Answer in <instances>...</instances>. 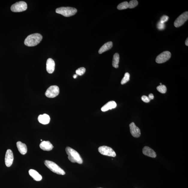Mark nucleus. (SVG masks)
<instances>
[{
	"label": "nucleus",
	"mask_w": 188,
	"mask_h": 188,
	"mask_svg": "<svg viewBox=\"0 0 188 188\" xmlns=\"http://www.w3.org/2000/svg\"><path fill=\"white\" fill-rule=\"evenodd\" d=\"M42 39V36L40 34H31L25 38L24 42L25 44L28 46H35L39 44Z\"/></svg>",
	"instance_id": "f257e3e1"
},
{
	"label": "nucleus",
	"mask_w": 188,
	"mask_h": 188,
	"mask_svg": "<svg viewBox=\"0 0 188 188\" xmlns=\"http://www.w3.org/2000/svg\"><path fill=\"white\" fill-rule=\"evenodd\" d=\"M67 154L68 155V158L73 163H77L79 164L83 163V161L80 155L76 151L70 147H67L66 148Z\"/></svg>",
	"instance_id": "f03ea898"
},
{
	"label": "nucleus",
	"mask_w": 188,
	"mask_h": 188,
	"mask_svg": "<svg viewBox=\"0 0 188 188\" xmlns=\"http://www.w3.org/2000/svg\"><path fill=\"white\" fill-rule=\"evenodd\" d=\"M55 12L64 16L70 17L76 13L77 10L76 8L72 7H60L56 9Z\"/></svg>",
	"instance_id": "7ed1b4c3"
},
{
	"label": "nucleus",
	"mask_w": 188,
	"mask_h": 188,
	"mask_svg": "<svg viewBox=\"0 0 188 188\" xmlns=\"http://www.w3.org/2000/svg\"><path fill=\"white\" fill-rule=\"evenodd\" d=\"M45 166L50 169L51 171L58 175H64L66 173L57 164L54 162L49 160H45L44 162Z\"/></svg>",
	"instance_id": "20e7f679"
},
{
	"label": "nucleus",
	"mask_w": 188,
	"mask_h": 188,
	"mask_svg": "<svg viewBox=\"0 0 188 188\" xmlns=\"http://www.w3.org/2000/svg\"><path fill=\"white\" fill-rule=\"evenodd\" d=\"M27 8V3L25 1H20L13 4L11 7L10 9L13 12H20L25 10Z\"/></svg>",
	"instance_id": "39448f33"
},
{
	"label": "nucleus",
	"mask_w": 188,
	"mask_h": 188,
	"mask_svg": "<svg viewBox=\"0 0 188 188\" xmlns=\"http://www.w3.org/2000/svg\"><path fill=\"white\" fill-rule=\"evenodd\" d=\"M98 150L101 154L109 157H115L116 153L113 149L109 147L103 146L99 147Z\"/></svg>",
	"instance_id": "423d86ee"
},
{
	"label": "nucleus",
	"mask_w": 188,
	"mask_h": 188,
	"mask_svg": "<svg viewBox=\"0 0 188 188\" xmlns=\"http://www.w3.org/2000/svg\"><path fill=\"white\" fill-rule=\"evenodd\" d=\"M59 88L56 85L50 86L45 92V96L49 98H54L57 97L59 94Z\"/></svg>",
	"instance_id": "0eeeda50"
},
{
	"label": "nucleus",
	"mask_w": 188,
	"mask_h": 188,
	"mask_svg": "<svg viewBox=\"0 0 188 188\" xmlns=\"http://www.w3.org/2000/svg\"><path fill=\"white\" fill-rule=\"evenodd\" d=\"M188 19V12L187 11L183 13L179 16L175 21L174 25L175 27L178 28L181 26Z\"/></svg>",
	"instance_id": "6e6552de"
},
{
	"label": "nucleus",
	"mask_w": 188,
	"mask_h": 188,
	"mask_svg": "<svg viewBox=\"0 0 188 188\" xmlns=\"http://www.w3.org/2000/svg\"><path fill=\"white\" fill-rule=\"evenodd\" d=\"M171 57V53L168 51H164L156 58V62L158 64H162L168 61Z\"/></svg>",
	"instance_id": "1a4fd4ad"
},
{
	"label": "nucleus",
	"mask_w": 188,
	"mask_h": 188,
	"mask_svg": "<svg viewBox=\"0 0 188 188\" xmlns=\"http://www.w3.org/2000/svg\"><path fill=\"white\" fill-rule=\"evenodd\" d=\"M13 154L12 151L8 149L6 151L5 157V165L7 167H9L12 166L13 161Z\"/></svg>",
	"instance_id": "9d476101"
},
{
	"label": "nucleus",
	"mask_w": 188,
	"mask_h": 188,
	"mask_svg": "<svg viewBox=\"0 0 188 188\" xmlns=\"http://www.w3.org/2000/svg\"><path fill=\"white\" fill-rule=\"evenodd\" d=\"M129 127L132 135L134 137H139L141 135V132L139 127L136 126L135 123H131L129 125Z\"/></svg>",
	"instance_id": "9b49d317"
},
{
	"label": "nucleus",
	"mask_w": 188,
	"mask_h": 188,
	"mask_svg": "<svg viewBox=\"0 0 188 188\" xmlns=\"http://www.w3.org/2000/svg\"><path fill=\"white\" fill-rule=\"evenodd\" d=\"M142 153L146 156L155 158L157 157L156 153L152 149L148 146H145L142 149Z\"/></svg>",
	"instance_id": "f8f14e48"
},
{
	"label": "nucleus",
	"mask_w": 188,
	"mask_h": 188,
	"mask_svg": "<svg viewBox=\"0 0 188 188\" xmlns=\"http://www.w3.org/2000/svg\"><path fill=\"white\" fill-rule=\"evenodd\" d=\"M55 61L51 58L47 59L46 62V70L49 73H52L55 70Z\"/></svg>",
	"instance_id": "ddd939ff"
},
{
	"label": "nucleus",
	"mask_w": 188,
	"mask_h": 188,
	"mask_svg": "<svg viewBox=\"0 0 188 188\" xmlns=\"http://www.w3.org/2000/svg\"><path fill=\"white\" fill-rule=\"evenodd\" d=\"M116 106L117 104L115 101H110L101 108V110L103 112H105L110 109H115Z\"/></svg>",
	"instance_id": "4468645a"
},
{
	"label": "nucleus",
	"mask_w": 188,
	"mask_h": 188,
	"mask_svg": "<svg viewBox=\"0 0 188 188\" xmlns=\"http://www.w3.org/2000/svg\"><path fill=\"white\" fill-rule=\"evenodd\" d=\"M40 148L44 151H50L52 150L53 146L49 141H43L40 144Z\"/></svg>",
	"instance_id": "2eb2a0df"
},
{
	"label": "nucleus",
	"mask_w": 188,
	"mask_h": 188,
	"mask_svg": "<svg viewBox=\"0 0 188 188\" xmlns=\"http://www.w3.org/2000/svg\"><path fill=\"white\" fill-rule=\"evenodd\" d=\"M38 120L40 124L45 125L49 124L50 122V118L47 114H45L39 116Z\"/></svg>",
	"instance_id": "dca6fc26"
},
{
	"label": "nucleus",
	"mask_w": 188,
	"mask_h": 188,
	"mask_svg": "<svg viewBox=\"0 0 188 188\" xmlns=\"http://www.w3.org/2000/svg\"><path fill=\"white\" fill-rule=\"evenodd\" d=\"M29 173L34 180L36 181H40L42 180V177L36 170L34 169H30L29 171Z\"/></svg>",
	"instance_id": "f3484780"
},
{
	"label": "nucleus",
	"mask_w": 188,
	"mask_h": 188,
	"mask_svg": "<svg viewBox=\"0 0 188 188\" xmlns=\"http://www.w3.org/2000/svg\"><path fill=\"white\" fill-rule=\"evenodd\" d=\"M16 146L19 152L21 154L25 155L27 152V148L26 145L25 144L19 141L17 142Z\"/></svg>",
	"instance_id": "a211bd4d"
},
{
	"label": "nucleus",
	"mask_w": 188,
	"mask_h": 188,
	"mask_svg": "<svg viewBox=\"0 0 188 188\" xmlns=\"http://www.w3.org/2000/svg\"><path fill=\"white\" fill-rule=\"evenodd\" d=\"M113 45V43L112 42H109L105 43L99 49L98 52L99 54H101L111 49Z\"/></svg>",
	"instance_id": "6ab92c4d"
},
{
	"label": "nucleus",
	"mask_w": 188,
	"mask_h": 188,
	"mask_svg": "<svg viewBox=\"0 0 188 188\" xmlns=\"http://www.w3.org/2000/svg\"><path fill=\"white\" fill-rule=\"evenodd\" d=\"M120 61V55L118 53L114 54L113 56L112 66L114 67L118 68V64Z\"/></svg>",
	"instance_id": "aec40b11"
},
{
	"label": "nucleus",
	"mask_w": 188,
	"mask_h": 188,
	"mask_svg": "<svg viewBox=\"0 0 188 188\" xmlns=\"http://www.w3.org/2000/svg\"><path fill=\"white\" fill-rule=\"evenodd\" d=\"M129 7L128 3L127 1H124L119 4L117 6V8L118 10H123L126 9Z\"/></svg>",
	"instance_id": "412c9836"
},
{
	"label": "nucleus",
	"mask_w": 188,
	"mask_h": 188,
	"mask_svg": "<svg viewBox=\"0 0 188 188\" xmlns=\"http://www.w3.org/2000/svg\"><path fill=\"white\" fill-rule=\"evenodd\" d=\"M130 75L129 73H125L124 77L123 78L121 82V84L123 85L126 83L130 80Z\"/></svg>",
	"instance_id": "4be33fe9"
},
{
	"label": "nucleus",
	"mask_w": 188,
	"mask_h": 188,
	"mask_svg": "<svg viewBox=\"0 0 188 188\" xmlns=\"http://www.w3.org/2000/svg\"><path fill=\"white\" fill-rule=\"evenodd\" d=\"M157 90L158 91L162 94H165L167 92V88L165 85H161L157 86Z\"/></svg>",
	"instance_id": "5701e85b"
},
{
	"label": "nucleus",
	"mask_w": 188,
	"mask_h": 188,
	"mask_svg": "<svg viewBox=\"0 0 188 188\" xmlns=\"http://www.w3.org/2000/svg\"><path fill=\"white\" fill-rule=\"evenodd\" d=\"M138 1L136 0H133L131 1L128 3L129 7V8H135L138 5Z\"/></svg>",
	"instance_id": "b1692460"
},
{
	"label": "nucleus",
	"mask_w": 188,
	"mask_h": 188,
	"mask_svg": "<svg viewBox=\"0 0 188 188\" xmlns=\"http://www.w3.org/2000/svg\"><path fill=\"white\" fill-rule=\"evenodd\" d=\"M86 71V69L84 67H81L78 69L76 71V73L78 75L82 76L85 73Z\"/></svg>",
	"instance_id": "393cba45"
},
{
	"label": "nucleus",
	"mask_w": 188,
	"mask_h": 188,
	"mask_svg": "<svg viewBox=\"0 0 188 188\" xmlns=\"http://www.w3.org/2000/svg\"><path fill=\"white\" fill-rule=\"evenodd\" d=\"M169 18L168 16H166V15H163V16L161 17L160 22L161 23H164L168 21Z\"/></svg>",
	"instance_id": "a878e982"
},
{
	"label": "nucleus",
	"mask_w": 188,
	"mask_h": 188,
	"mask_svg": "<svg viewBox=\"0 0 188 188\" xmlns=\"http://www.w3.org/2000/svg\"><path fill=\"white\" fill-rule=\"evenodd\" d=\"M142 100L144 102L148 103L150 102V99H149L148 97L146 96H143L142 97Z\"/></svg>",
	"instance_id": "bb28decb"
},
{
	"label": "nucleus",
	"mask_w": 188,
	"mask_h": 188,
	"mask_svg": "<svg viewBox=\"0 0 188 188\" xmlns=\"http://www.w3.org/2000/svg\"><path fill=\"white\" fill-rule=\"evenodd\" d=\"M165 25L164 23H161L159 21L157 25V27L159 30L163 29L165 28Z\"/></svg>",
	"instance_id": "cd10ccee"
},
{
	"label": "nucleus",
	"mask_w": 188,
	"mask_h": 188,
	"mask_svg": "<svg viewBox=\"0 0 188 188\" xmlns=\"http://www.w3.org/2000/svg\"><path fill=\"white\" fill-rule=\"evenodd\" d=\"M148 97L149 99H150V100H153V99H154V95H153V94H149Z\"/></svg>",
	"instance_id": "c85d7f7f"
},
{
	"label": "nucleus",
	"mask_w": 188,
	"mask_h": 188,
	"mask_svg": "<svg viewBox=\"0 0 188 188\" xmlns=\"http://www.w3.org/2000/svg\"><path fill=\"white\" fill-rule=\"evenodd\" d=\"M185 44L186 45H187V46H188V38H187L186 40Z\"/></svg>",
	"instance_id": "c756f323"
},
{
	"label": "nucleus",
	"mask_w": 188,
	"mask_h": 188,
	"mask_svg": "<svg viewBox=\"0 0 188 188\" xmlns=\"http://www.w3.org/2000/svg\"><path fill=\"white\" fill-rule=\"evenodd\" d=\"M78 75L77 74H74L73 75V77L74 79H76Z\"/></svg>",
	"instance_id": "7c9ffc66"
},
{
	"label": "nucleus",
	"mask_w": 188,
	"mask_h": 188,
	"mask_svg": "<svg viewBox=\"0 0 188 188\" xmlns=\"http://www.w3.org/2000/svg\"><path fill=\"white\" fill-rule=\"evenodd\" d=\"M160 85H162V84L161 83H160Z\"/></svg>",
	"instance_id": "2f4dec72"
},
{
	"label": "nucleus",
	"mask_w": 188,
	"mask_h": 188,
	"mask_svg": "<svg viewBox=\"0 0 188 188\" xmlns=\"http://www.w3.org/2000/svg\"></svg>",
	"instance_id": "473e14b6"
}]
</instances>
